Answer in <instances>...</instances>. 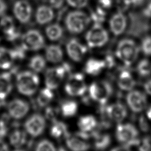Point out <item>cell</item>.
Instances as JSON below:
<instances>
[{
  "label": "cell",
  "mask_w": 151,
  "mask_h": 151,
  "mask_svg": "<svg viewBox=\"0 0 151 151\" xmlns=\"http://www.w3.org/2000/svg\"><path fill=\"white\" fill-rule=\"evenodd\" d=\"M92 22L90 13L84 9H70L64 18L66 29L72 34H79L84 31Z\"/></svg>",
  "instance_id": "1"
},
{
  "label": "cell",
  "mask_w": 151,
  "mask_h": 151,
  "mask_svg": "<svg viewBox=\"0 0 151 151\" xmlns=\"http://www.w3.org/2000/svg\"><path fill=\"white\" fill-rule=\"evenodd\" d=\"M40 78L32 71H23L16 77V87L19 93L26 96H31L37 91Z\"/></svg>",
  "instance_id": "2"
},
{
  "label": "cell",
  "mask_w": 151,
  "mask_h": 151,
  "mask_svg": "<svg viewBox=\"0 0 151 151\" xmlns=\"http://www.w3.org/2000/svg\"><path fill=\"white\" fill-rule=\"evenodd\" d=\"M139 48L136 42L131 38H124L117 44L116 49V57L125 65L133 64L137 60Z\"/></svg>",
  "instance_id": "3"
},
{
  "label": "cell",
  "mask_w": 151,
  "mask_h": 151,
  "mask_svg": "<svg viewBox=\"0 0 151 151\" xmlns=\"http://www.w3.org/2000/svg\"><path fill=\"white\" fill-rule=\"evenodd\" d=\"M113 87L110 82L106 80L93 81L88 88V95L91 100L104 105L113 93Z\"/></svg>",
  "instance_id": "4"
},
{
  "label": "cell",
  "mask_w": 151,
  "mask_h": 151,
  "mask_svg": "<svg viewBox=\"0 0 151 151\" xmlns=\"http://www.w3.org/2000/svg\"><path fill=\"white\" fill-rule=\"evenodd\" d=\"M109 39V32L101 23L93 22L85 35L87 45L90 48L101 47L108 42Z\"/></svg>",
  "instance_id": "5"
},
{
  "label": "cell",
  "mask_w": 151,
  "mask_h": 151,
  "mask_svg": "<svg viewBox=\"0 0 151 151\" xmlns=\"http://www.w3.org/2000/svg\"><path fill=\"white\" fill-rule=\"evenodd\" d=\"M70 71V67L66 63L48 68L45 73L46 87L52 90L57 88Z\"/></svg>",
  "instance_id": "6"
},
{
  "label": "cell",
  "mask_w": 151,
  "mask_h": 151,
  "mask_svg": "<svg viewBox=\"0 0 151 151\" xmlns=\"http://www.w3.org/2000/svg\"><path fill=\"white\" fill-rule=\"evenodd\" d=\"M34 9L29 0H15L12 6L15 19L22 24H27L32 19Z\"/></svg>",
  "instance_id": "7"
},
{
  "label": "cell",
  "mask_w": 151,
  "mask_h": 151,
  "mask_svg": "<svg viewBox=\"0 0 151 151\" xmlns=\"http://www.w3.org/2000/svg\"><path fill=\"white\" fill-rule=\"evenodd\" d=\"M45 45V40L40 31L36 29H30L21 36V46L25 51H38Z\"/></svg>",
  "instance_id": "8"
},
{
  "label": "cell",
  "mask_w": 151,
  "mask_h": 151,
  "mask_svg": "<svg viewBox=\"0 0 151 151\" xmlns=\"http://www.w3.org/2000/svg\"><path fill=\"white\" fill-rule=\"evenodd\" d=\"M65 93L72 97L82 96L87 90L84 76L81 73H74L69 76L64 86Z\"/></svg>",
  "instance_id": "9"
},
{
  "label": "cell",
  "mask_w": 151,
  "mask_h": 151,
  "mask_svg": "<svg viewBox=\"0 0 151 151\" xmlns=\"http://www.w3.org/2000/svg\"><path fill=\"white\" fill-rule=\"evenodd\" d=\"M139 132L130 123H119L116 129V137L123 145H130L138 140Z\"/></svg>",
  "instance_id": "10"
},
{
  "label": "cell",
  "mask_w": 151,
  "mask_h": 151,
  "mask_svg": "<svg viewBox=\"0 0 151 151\" xmlns=\"http://www.w3.org/2000/svg\"><path fill=\"white\" fill-rule=\"evenodd\" d=\"M101 109L103 116L116 123H121L127 115L126 107L121 102H116L108 106L102 105Z\"/></svg>",
  "instance_id": "11"
},
{
  "label": "cell",
  "mask_w": 151,
  "mask_h": 151,
  "mask_svg": "<svg viewBox=\"0 0 151 151\" xmlns=\"http://www.w3.org/2000/svg\"><path fill=\"white\" fill-rule=\"evenodd\" d=\"M45 126L46 122L44 117L38 113L32 114L25 120L24 124L25 131L33 137L41 135L45 129Z\"/></svg>",
  "instance_id": "12"
},
{
  "label": "cell",
  "mask_w": 151,
  "mask_h": 151,
  "mask_svg": "<svg viewBox=\"0 0 151 151\" xmlns=\"http://www.w3.org/2000/svg\"><path fill=\"white\" fill-rule=\"evenodd\" d=\"M55 12L47 3H41L35 8L33 17L38 25H47L55 19Z\"/></svg>",
  "instance_id": "13"
},
{
  "label": "cell",
  "mask_w": 151,
  "mask_h": 151,
  "mask_svg": "<svg viewBox=\"0 0 151 151\" xmlns=\"http://www.w3.org/2000/svg\"><path fill=\"white\" fill-rule=\"evenodd\" d=\"M127 24V17L124 12L119 9L111 14L109 19L110 30L114 36H119L124 32Z\"/></svg>",
  "instance_id": "14"
},
{
  "label": "cell",
  "mask_w": 151,
  "mask_h": 151,
  "mask_svg": "<svg viewBox=\"0 0 151 151\" xmlns=\"http://www.w3.org/2000/svg\"><path fill=\"white\" fill-rule=\"evenodd\" d=\"M126 100L129 107L134 113H140L147 106L146 95L138 90H130L127 94Z\"/></svg>",
  "instance_id": "15"
},
{
  "label": "cell",
  "mask_w": 151,
  "mask_h": 151,
  "mask_svg": "<svg viewBox=\"0 0 151 151\" xmlns=\"http://www.w3.org/2000/svg\"><path fill=\"white\" fill-rule=\"evenodd\" d=\"M23 58L24 54L18 47L11 50L0 47V68L1 69L10 68L17 60Z\"/></svg>",
  "instance_id": "16"
},
{
  "label": "cell",
  "mask_w": 151,
  "mask_h": 151,
  "mask_svg": "<svg viewBox=\"0 0 151 151\" xmlns=\"http://www.w3.org/2000/svg\"><path fill=\"white\" fill-rule=\"evenodd\" d=\"M15 20L13 17L6 15H4L0 19V28L5 38L11 41L16 40L20 35Z\"/></svg>",
  "instance_id": "17"
},
{
  "label": "cell",
  "mask_w": 151,
  "mask_h": 151,
  "mask_svg": "<svg viewBox=\"0 0 151 151\" xmlns=\"http://www.w3.org/2000/svg\"><path fill=\"white\" fill-rule=\"evenodd\" d=\"M7 109L10 117L19 120L27 114L30 107L26 101L20 99H15L8 103Z\"/></svg>",
  "instance_id": "18"
},
{
  "label": "cell",
  "mask_w": 151,
  "mask_h": 151,
  "mask_svg": "<svg viewBox=\"0 0 151 151\" xmlns=\"http://www.w3.org/2000/svg\"><path fill=\"white\" fill-rule=\"evenodd\" d=\"M65 49L68 57L75 62L81 61L87 51V47L76 38L68 41Z\"/></svg>",
  "instance_id": "19"
},
{
  "label": "cell",
  "mask_w": 151,
  "mask_h": 151,
  "mask_svg": "<svg viewBox=\"0 0 151 151\" xmlns=\"http://www.w3.org/2000/svg\"><path fill=\"white\" fill-rule=\"evenodd\" d=\"M117 84L119 88L123 91H130L136 85L135 80L130 71L121 70L117 77Z\"/></svg>",
  "instance_id": "20"
},
{
  "label": "cell",
  "mask_w": 151,
  "mask_h": 151,
  "mask_svg": "<svg viewBox=\"0 0 151 151\" xmlns=\"http://www.w3.org/2000/svg\"><path fill=\"white\" fill-rule=\"evenodd\" d=\"M106 67L105 60L91 58L86 61L84 66V71L89 75L96 76L100 74Z\"/></svg>",
  "instance_id": "21"
},
{
  "label": "cell",
  "mask_w": 151,
  "mask_h": 151,
  "mask_svg": "<svg viewBox=\"0 0 151 151\" xmlns=\"http://www.w3.org/2000/svg\"><path fill=\"white\" fill-rule=\"evenodd\" d=\"M84 139L78 136H71L69 134L65 137V144L67 147L74 151H83L88 150L90 145L87 143Z\"/></svg>",
  "instance_id": "22"
},
{
  "label": "cell",
  "mask_w": 151,
  "mask_h": 151,
  "mask_svg": "<svg viewBox=\"0 0 151 151\" xmlns=\"http://www.w3.org/2000/svg\"><path fill=\"white\" fill-rule=\"evenodd\" d=\"M12 74L10 73L0 74V100H5L12 89Z\"/></svg>",
  "instance_id": "23"
},
{
  "label": "cell",
  "mask_w": 151,
  "mask_h": 151,
  "mask_svg": "<svg viewBox=\"0 0 151 151\" xmlns=\"http://www.w3.org/2000/svg\"><path fill=\"white\" fill-rule=\"evenodd\" d=\"M9 140L12 146L16 149H21L27 143V132L21 129H15L10 134Z\"/></svg>",
  "instance_id": "24"
},
{
  "label": "cell",
  "mask_w": 151,
  "mask_h": 151,
  "mask_svg": "<svg viewBox=\"0 0 151 151\" xmlns=\"http://www.w3.org/2000/svg\"><path fill=\"white\" fill-rule=\"evenodd\" d=\"M45 55L46 60L51 63H58L63 58V51L57 44H51L45 48Z\"/></svg>",
  "instance_id": "25"
},
{
  "label": "cell",
  "mask_w": 151,
  "mask_h": 151,
  "mask_svg": "<svg viewBox=\"0 0 151 151\" xmlns=\"http://www.w3.org/2000/svg\"><path fill=\"white\" fill-rule=\"evenodd\" d=\"M78 127L80 132L89 134L94 132L97 125V121L96 117L92 115H86L81 116L77 122Z\"/></svg>",
  "instance_id": "26"
},
{
  "label": "cell",
  "mask_w": 151,
  "mask_h": 151,
  "mask_svg": "<svg viewBox=\"0 0 151 151\" xmlns=\"http://www.w3.org/2000/svg\"><path fill=\"white\" fill-rule=\"evenodd\" d=\"M47 37L52 41H56L61 38L64 34L63 27L58 23L51 22L48 25L45 29Z\"/></svg>",
  "instance_id": "27"
},
{
  "label": "cell",
  "mask_w": 151,
  "mask_h": 151,
  "mask_svg": "<svg viewBox=\"0 0 151 151\" xmlns=\"http://www.w3.org/2000/svg\"><path fill=\"white\" fill-rule=\"evenodd\" d=\"M50 133L51 136L55 139L66 137L68 135L67 126L64 122L55 119L52 120Z\"/></svg>",
  "instance_id": "28"
},
{
  "label": "cell",
  "mask_w": 151,
  "mask_h": 151,
  "mask_svg": "<svg viewBox=\"0 0 151 151\" xmlns=\"http://www.w3.org/2000/svg\"><path fill=\"white\" fill-rule=\"evenodd\" d=\"M91 136L93 137L94 146L97 150H104L108 147L111 143V137L107 133H99L93 132L91 133Z\"/></svg>",
  "instance_id": "29"
},
{
  "label": "cell",
  "mask_w": 151,
  "mask_h": 151,
  "mask_svg": "<svg viewBox=\"0 0 151 151\" xmlns=\"http://www.w3.org/2000/svg\"><path fill=\"white\" fill-rule=\"evenodd\" d=\"M54 94L52 90L47 87L45 88H43L40 91L37 97V104L40 107H45L51 103L54 99Z\"/></svg>",
  "instance_id": "30"
},
{
  "label": "cell",
  "mask_w": 151,
  "mask_h": 151,
  "mask_svg": "<svg viewBox=\"0 0 151 151\" xmlns=\"http://www.w3.org/2000/svg\"><path fill=\"white\" fill-rule=\"evenodd\" d=\"M77 103L73 100L64 101L60 106V111L63 116L65 117H71L74 116L77 112Z\"/></svg>",
  "instance_id": "31"
},
{
  "label": "cell",
  "mask_w": 151,
  "mask_h": 151,
  "mask_svg": "<svg viewBox=\"0 0 151 151\" xmlns=\"http://www.w3.org/2000/svg\"><path fill=\"white\" fill-rule=\"evenodd\" d=\"M46 65V60L41 55H34L29 60L28 66L35 73L42 71Z\"/></svg>",
  "instance_id": "32"
},
{
  "label": "cell",
  "mask_w": 151,
  "mask_h": 151,
  "mask_svg": "<svg viewBox=\"0 0 151 151\" xmlns=\"http://www.w3.org/2000/svg\"><path fill=\"white\" fill-rule=\"evenodd\" d=\"M136 70L140 76H148L151 74V63L147 59H143L137 64Z\"/></svg>",
  "instance_id": "33"
},
{
  "label": "cell",
  "mask_w": 151,
  "mask_h": 151,
  "mask_svg": "<svg viewBox=\"0 0 151 151\" xmlns=\"http://www.w3.org/2000/svg\"><path fill=\"white\" fill-rule=\"evenodd\" d=\"M66 5L70 9H85L91 3V0H65Z\"/></svg>",
  "instance_id": "34"
},
{
  "label": "cell",
  "mask_w": 151,
  "mask_h": 151,
  "mask_svg": "<svg viewBox=\"0 0 151 151\" xmlns=\"http://www.w3.org/2000/svg\"><path fill=\"white\" fill-rule=\"evenodd\" d=\"M35 150H55V145L50 140L47 139H43L40 140L35 146Z\"/></svg>",
  "instance_id": "35"
},
{
  "label": "cell",
  "mask_w": 151,
  "mask_h": 151,
  "mask_svg": "<svg viewBox=\"0 0 151 151\" xmlns=\"http://www.w3.org/2000/svg\"><path fill=\"white\" fill-rule=\"evenodd\" d=\"M141 49L145 55H151V36L147 35L143 37L141 42Z\"/></svg>",
  "instance_id": "36"
},
{
  "label": "cell",
  "mask_w": 151,
  "mask_h": 151,
  "mask_svg": "<svg viewBox=\"0 0 151 151\" xmlns=\"http://www.w3.org/2000/svg\"><path fill=\"white\" fill-rule=\"evenodd\" d=\"M55 11L62 9L65 5V0H47V2Z\"/></svg>",
  "instance_id": "37"
},
{
  "label": "cell",
  "mask_w": 151,
  "mask_h": 151,
  "mask_svg": "<svg viewBox=\"0 0 151 151\" xmlns=\"http://www.w3.org/2000/svg\"><path fill=\"white\" fill-rule=\"evenodd\" d=\"M9 130V126L7 119H0V138L5 136Z\"/></svg>",
  "instance_id": "38"
},
{
  "label": "cell",
  "mask_w": 151,
  "mask_h": 151,
  "mask_svg": "<svg viewBox=\"0 0 151 151\" xmlns=\"http://www.w3.org/2000/svg\"><path fill=\"white\" fill-rule=\"evenodd\" d=\"M140 150H151V137L146 136L139 145Z\"/></svg>",
  "instance_id": "39"
},
{
  "label": "cell",
  "mask_w": 151,
  "mask_h": 151,
  "mask_svg": "<svg viewBox=\"0 0 151 151\" xmlns=\"http://www.w3.org/2000/svg\"><path fill=\"white\" fill-rule=\"evenodd\" d=\"M139 125L140 129L143 132H147L149 130V125L143 116H142L139 119Z\"/></svg>",
  "instance_id": "40"
},
{
  "label": "cell",
  "mask_w": 151,
  "mask_h": 151,
  "mask_svg": "<svg viewBox=\"0 0 151 151\" xmlns=\"http://www.w3.org/2000/svg\"><path fill=\"white\" fill-rule=\"evenodd\" d=\"M8 8V4L6 0H0V15H4Z\"/></svg>",
  "instance_id": "41"
},
{
  "label": "cell",
  "mask_w": 151,
  "mask_h": 151,
  "mask_svg": "<svg viewBox=\"0 0 151 151\" xmlns=\"http://www.w3.org/2000/svg\"><path fill=\"white\" fill-rule=\"evenodd\" d=\"M144 88L145 91L151 96V79L148 80L144 84Z\"/></svg>",
  "instance_id": "42"
},
{
  "label": "cell",
  "mask_w": 151,
  "mask_h": 151,
  "mask_svg": "<svg viewBox=\"0 0 151 151\" xmlns=\"http://www.w3.org/2000/svg\"><path fill=\"white\" fill-rule=\"evenodd\" d=\"M8 149V145L0 138V151H6Z\"/></svg>",
  "instance_id": "43"
},
{
  "label": "cell",
  "mask_w": 151,
  "mask_h": 151,
  "mask_svg": "<svg viewBox=\"0 0 151 151\" xmlns=\"http://www.w3.org/2000/svg\"><path fill=\"white\" fill-rule=\"evenodd\" d=\"M146 116L147 119L151 120V107L147 109L146 111Z\"/></svg>",
  "instance_id": "44"
},
{
  "label": "cell",
  "mask_w": 151,
  "mask_h": 151,
  "mask_svg": "<svg viewBox=\"0 0 151 151\" xmlns=\"http://www.w3.org/2000/svg\"><path fill=\"white\" fill-rule=\"evenodd\" d=\"M29 1H34V0H29Z\"/></svg>",
  "instance_id": "45"
}]
</instances>
